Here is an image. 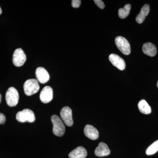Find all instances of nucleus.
Listing matches in <instances>:
<instances>
[{"instance_id": "obj_18", "label": "nucleus", "mask_w": 158, "mask_h": 158, "mask_svg": "<svg viewBox=\"0 0 158 158\" xmlns=\"http://www.w3.org/2000/svg\"><path fill=\"white\" fill-rule=\"evenodd\" d=\"M158 151V140L155 141L150 146L148 147L146 151L147 155H152L154 154Z\"/></svg>"}, {"instance_id": "obj_14", "label": "nucleus", "mask_w": 158, "mask_h": 158, "mask_svg": "<svg viewBox=\"0 0 158 158\" xmlns=\"http://www.w3.org/2000/svg\"><path fill=\"white\" fill-rule=\"evenodd\" d=\"M142 51L145 55L151 57L154 56L157 53L156 48L151 43H147L143 44Z\"/></svg>"}, {"instance_id": "obj_20", "label": "nucleus", "mask_w": 158, "mask_h": 158, "mask_svg": "<svg viewBox=\"0 0 158 158\" xmlns=\"http://www.w3.org/2000/svg\"><path fill=\"white\" fill-rule=\"evenodd\" d=\"M81 2L80 0H73L72 1V6L73 8H78L81 5Z\"/></svg>"}, {"instance_id": "obj_16", "label": "nucleus", "mask_w": 158, "mask_h": 158, "mask_svg": "<svg viewBox=\"0 0 158 158\" xmlns=\"http://www.w3.org/2000/svg\"><path fill=\"white\" fill-rule=\"evenodd\" d=\"M138 107L141 113L149 114L151 113V108L145 100H141L138 104Z\"/></svg>"}, {"instance_id": "obj_15", "label": "nucleus", "mask_w": 158, "mask_h": 158, "mask_svg": "<svg viewBox=\"0 0 158 158\" xmlns=\"http://www.w3.org/2000/svg\"><path fill=\"white\" fill-rule=\"evenodd\" d=\"M150 7L148 5H145L141 8L140 13L137 15L136 21L138 23H142L144 21L145 18L149 13Z\"/></svg>"}, {"instance_id": "obj_12", "label": "nucleus", "mask_w": 158, "mask_h": 158, "mask_svg": "<svg viewBox=\"0 0 158 158\" xmlns=\"http://www.w3.org/2000/svg\"><path fill=\"white\" fill-rule=\"evenodd\" d=\"M94 153L97 156H106L110 154V151L106 144L101 142L95 149Z\"/></svg>"}, {"instance_id": "obj_1", "label": "nucleus", "mask_w": 158, "mask_h": 158, "mask_svg": "<svg viewBox=\"0 0 158 158\" xmlns=\"http://www.w3.org/2000/svg\"><path fill=\"white\" fill-rule=\"evenodd\" d=\"M53 124V133L56 136L62 137L65 132V127L61 119L57 115H54L51 117Z\"/></svg>"}, {"instance_id": "obj_8", "label": "nucleus", "mask_w": 158, "mask_h": 158, "mask_svg": "<svg viewBox=\"0 0 158 158\" xmlns=\"http://www.w3.org/2000/svg\"><path fill=\"white\" fill-rule=\"evenodd\" d=\"M40 101L44 104L48 103L53 99V90L50 86H45L40 92Z\"/></svg>"}, {"instance_id": "obj_24", "label": "nucleus", "mask_w": 158, "mask_h": 158, "mask_svg": "<svg viewBox=\"0 0 158 158\" xmlns=\"http://www.w3.org/2000/svg\"><path fill=\"white\" fill-rule=\"evenodd\" d=\"M157 87L158 88V81L157 83Z\"/></svg>"}, {"instance_id": "obj_23", "label": "nucleus", "mask_w": 158, "mask_h": 158, "mask_svg": "<svg viewBox=\"0 0 158 158\" xmlns=\"http://www.w3.org/2000/svg\"><path fill=\"white\" fill-rule=\"evenodd\" d=\"M1 100H2V95L0 94V103H1Z\"/></svg>"}, {"instance_id": "obj_13", "label": "nucleus", "mask_w": 158, "mask_h": 158, "mask_svg": "<svg viewBox=\"0 0 158 158\" xmlns=\"http://www.w3.org/2000/svg\"><path fill=\"white\" fill-rule=\"evenodd\" d=\"M87 152L86 149L82 146H79L69 153V158H85L87 156Z\"/></svg>"}, {"instance_id": "obj_9", "label": "nucleus", "mask_w": 158, "mask_h": 158, "mask_svg": "<svg viewBox=\"0 0 158 158\" xmlns=\"http://www.w3.org/2000/svg\"><path fill=\"white\" fill-rule=\"evenodd\" d=\"M109 60L113 65L120 70H124L126 63L124 60L119 56L115 54H112L109 56Z\"/></svg>"}, {"instance_id": "obj_6", "label": "nucleus", "mask_w": 158, "mask_h": 158, "mask_svg": "<svg viewBox=\"0 0 158 158\" xmlns=\"http://www.w3.org/2000/svg\"><path fill=\"white\" fill-rule=\"evenodd\" d=\"M27 60V56L21 48H18L15 51L13 55L12 62L13 64L17 67L22 66Z\"/></svg>"}, {"instance_id": "obj_7", "label": "nucleus", "mask_w": 158, "mask_h": 158, "mask_svg": "<svg viewBox=\"0 0 158 158\" xmlns=\"http://www.w3.org/2000/svg\"><path fill=\"white\" fill-rule=\"evenodd\" d=\"M60 116L65 124L68 127H71L73 124L72 117V111L68 106L62 108L60 112Z\"/></svg>"}, {"instance_id": "obj_4", "label": "nucleus", "mask_w": 158, "mask_h": 158, "mask_svg": "<svg viewBox=\"0 0 158 158\" xmlns=\"http://www.w3.org/2000/svg\"><path fill=\"white\" fill-rule=\"evenodd\" d=\"M16 119L21 123H33L35 121V116L34 113L30 109H26L19 111L16 114Z\"/></svg>"}, {"instance_id": "obj_17", "label": "nucleus", "mask_w": 158, "mask_h": 158, "mask_svg": "<svg viewBox=\"0 0 158 158\" xmlns=\"http://www.w3.org/2000/svg\"><path fill=\"white\" fill-rule=\"evenodd\" d=\"M131 6L130 4H127L123 8H121L118 10V16L120 18H126L128 16L131 11Z\"/></svg>"}, {"instance_id": "obj_5", "label": "nucleus", "mask_w": 158, "mask_h": 158, "mask_svg": "<svg viewBox=\"0 0 158 158\" xmlns=\"http://www.w3.org/2000/svg\"><path fill=\"white\" fill-rule=\"evenodd\" d=\"M115 43L117 48L125 55H129L131 54V45L129 42L124 37L118 36L115 39Z\"/></svg>"}, {"instance_id": "obj_2", "label": "nucleus", "mask_w": 158, "mask_h": 158, "mask_svg": "<svg viewBox=\"0 0 158 158\" xmlns=\"http://www.w3.org/2000/svg\"><path fill=\"white\" fill-rule=\"evenodd\" d=\"M24 91L26 95L31 96L37 93L40 89L38 81L36 79H29L24 83L23 85Z\"/></svg>"}, {"instance_id": "obj_21", "label": "nucleus", "mask_w": 158, "mask_h": 158, "mask_svg": "<svg viewBox=\"0 0 158 158\" xmlns=\"http://www.w3.org/2000/svg\"><path fill=\"white\" fill-rule=\"evenodd\" d=\"M6 120V116L2 113H0V124H4Z\"/></svg>"}, {"instance_id": "obj_19", "label": "nucleus", "mask_w": 158, "mask_h": 158, "mask_svg": "<svg viewBox=\"0 0 158 158\" xmlns=\"http://www.w3.org/2000/svg\"><path fill=\"white\" fill-rule=\"evenodd\" d=\"M94 2L100 9H102L105 8L104 3L101 0H94Z\"/></svg>"}, {"instance_id": "obj_11", "label": "nucleus", "mask_w": 158, "mask_h": 158, "mask_svg": "<svg viewBox=\"0 0 158 158\" xmlns=\"http://www.w3.org/2000/svg\"><path fill=\"white\" fill-rule=\"evenodd\" d=\"M84 132L85 136L91 140H96L98 138V131L93 126L87 125L84 128Z\"/></svg>"}, {"instance_id": "obj_10", "label": "nucleus", "mask_w": 158, "mask_h": 158, "mask_svg": "<svg viewBox=\"0 0 158 158\" xmlns=\"http://www.w3.org/2000/svg\"><path fill=\"white\" fill-rule=\"evenodd\" d=\"M36 77L40 83L45 84L50 79V76L48 72L45 68L40 67L37 68L36 70Z\"/></svg>"}, {"instance_id": "obj_22", "label": "nucleus", "mask_w": 158, "mask_h": 158, "mask_svg": "<svg viewBox=\"0 0 158 158\" xmlns=\"http://www.w3.org/2000/svg\"><path fill=\"white\" fill-rule=\"evenodd\" d=\"M2 9L0 7V15L2 14Z\"/></svg>"}, {"instance_id": "obj_3", "label": "nucleus", "mask_w": 158, "mask_h": 158, "mask_svg": "<svg viewBox=\"0 0 158 158\" xmlns=\"http://www.w3.org/2000/svg\"><path fill=\"white\" fill-rule=\"evenodd\" d=\"M6 102L10 107H14L18 103L19 94L14 87H10L7 90L6 95Z\"/></svg>"}]
</instances>
